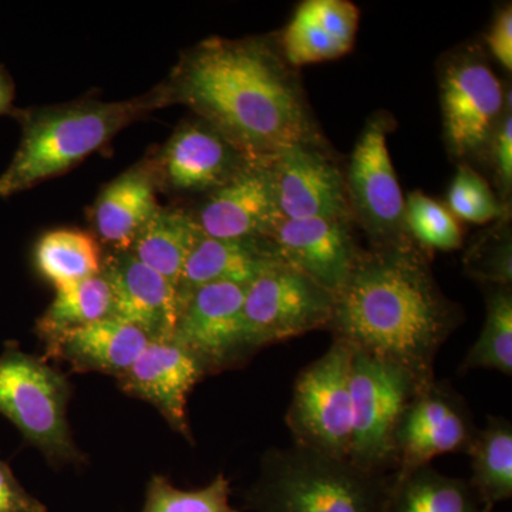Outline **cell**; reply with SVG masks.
Segmentation results:
<instances>
[{
    "label": "cell",
    "mask_w": 512,
    "mask_h": 512,
    "mask_svg": "<svg viewBox=\"0 0 512 512\" xmlns=\"http://www.w3.org/2000/svg\"><path fill=\"white\" fill-rule=\"evenodd\" d=\"M70 384L45 360L9 343L0 355V414L52 464H82L69 421Z\"/></svg>",
    "instance_id": "obj_6"
},
{
    "label": "cell",
    "mask_w": 512,
    "mask_h": 512,
    "mask_svg": "<svg viewBox=\"0 0 512 512\" xmlns=\"http://www.w3.org/2000/svg\"><path fill=\"white\" fill-rule=\"evenodd\" d=\"M335 295L289 265L259 276L245 293L244 333L249 355L265 346L328 329Z\"/></svg>",
    "instance_id": "obj_10"
},
{
    "label": "cell",
    "mask_w": 512,
    "mask_h": 512,
    "mask_svg": "<svg viewBox=\"0 0 512 512\" xmlns=\"http://www.w3.org/2000/svg\"><path fill=\"white\" fill-rule=\"evenodd\" d=\"M158 181L153 164H138L114 178L94 205L97 237L114 251H128L156 214Z\"/></svg>",
    "instance_id": "obj_22"
},
{
    "label": "cell",
    "mask_w": 512,
    "mask_h": 512,
    "mask_svg": "<svg viewBox=\"0 0 512 512\" xmlns=\"http://www.w3.org/2000/svg\"><path fill=\"white\" fill-rule=\"evenodd\" d=\"M284 264L271 238L202 237L184 266L178 292L184 302L195 289L215 282L249 286Z\"/></svg>",
    "instance_id": "obj_20"
},
{
    "label": "cell",
    "mask_w": 512,
    "mask_h": 512,
    "mask_svg": "<svg viewBox=\"0 0 512 512\" xmlns=\"http://www.w3.org/2000/svg\"><path fill=\"white\" fill-rule=\"evenodd\" d=\"M389 512H493L466 478L447 476L433 466L393 474Z\"/></svg>",
    "instance_id": "obj_24"
},
{
    "label": "cell",
    "mask_w": 512,
    "mask_h": 512,
    "mask_svg": "<svg viewBox=\"0 0 512 512\" xmlns=\"http://www.w3.org/2000/svg\"><path fill=\"white\" fill-rule=\"evenodd\" d=\"M202 237L192 212L158 208L128 252L178 288L192 249Z\"/></svg>",
    "instance_id": "obj_23"
},
{
    "label": "cell",
    "mask_w": 512,
    "mask_h": 512,
    "mask_svg": "<svg viewBox=\"0 0 512 512\" xmlns=\"http://www.w3.org/2000/svg\"><path fill=\"white\" fill-rule=\"evenodd\" d=\"M393 474L295 446L269 448L245 494L254 512H389Z\"/></svg>",
    "instance_id": "obj_4"
},
{
    "label": "cell",
    "mask_w": 512,
    "mask_h": 512,
    "mask_svg": "<svg viewBox=\"0 0 512 512\" xmlns=\"http://www.w3.org/2000/svg\"><path fill=\"white\" fill-rule=\"evenodd\" d=\"M485 46L491 59L500 64L507 73L512 72V8L504 5L495 13L490 30L485 36Z\"/></svg>",
    "instance_id": "obj_34"
},
{
    "label": "cell",
    "mask_w": 512,
    "mask_h": 512,
    "mask_svg": "<svg viewBox=\"0 0 512 512\" xmlns=\"http://www.w3.org/2000/svg\"><path fill=\"white\" fill-rule=\"evenodd\" d=\"M393 127L386 111L373 114L360 131L345 174L350 214L372 248L412 239L406 227V198L387 147Z\"/></svg>",
    "instance_id": "obj_9"
},
{
    "label": "cell",
    "mask_w": 512,
    "mask_h": 512,
    "mask_svg": "<svg viewBox=\"0 0 512 512\" xmlns=\"http://www.w3.org/2000/svg\"><path fill=\"white\" fill-rule=\"evenodd\" d=\"M417 390L409 373L353 350L350 463L370 473L396 471L397 427Z\"/></svg>",
    "instance_id": "obj_8"
},
{
    "label": "cell",
    "mask_w": 512,
    "mask_h": 512,
    "mask_svg": "<svg viewBox=\"0 0 512 512\" xmlns=\"http://www.w3.org/2000/svg\"><path fill=\"white\" fill-rule=\"evenodd\" d=\"M0 512H47L42 501L23 488L5 461L0 460Z\"/></svg>",
    "instance_id": "obj_35"
},
{
    "label": "cell",
    "mask_w": 512,
    "mask_h": 512,
    "mask_svg": "<svg viewBox=\"0 0 512 512\" xmlns=\"http://www.w3.org/2000/svg\"><path fill=\"white\" fill-rule=\"evenodd\" d=\"M485 319L480 335L468 350L460 373L495 370L512 375V288L483 286Z\"/></svg>",
    "instance_id": "obj_28"
},
{
    "label": "cell",
    "mask_w": 512,
    "mask_h": 512,
    "mask_svg": "<svg viewBox=\"0 0 512 512\" xmlns=\"http://www.w3.org/2000/svg\"><path fill=\"white\" fill-rule=\"evenodd\" d=\"M205 375L200 362L173 340H151L117 379L124 392L153 404L171 429L191 440L188 396Z\"/></svg>",
    "instance_id": "obj_18"
},
{
    "label": "cell",
    "mask_w": 512,
    "mask_h": 512,
    "mask_svg": "<svg viewBox=\"0 0 512 512\" xmlns=\"http://www.w3.org/2000/svg\"><path fill=\"white\" fill-rule=\"evenodd\" d=\"M463 320V309L437 284L427 252L410 239L362 249L335 293L328 329L355 352L409 373L423 389L436 380L437 356Z\"/></svg>",
    "instance_id": "obj_2"
},
{
    "label": "cell",
    "mask_w": 512,
    "mask_h": 512,
    "mask_svg": "<svg viewBox=\"0 0 512 512\" xmlns=\"http://www.w3.org/2000/svg\"><path fill=\"white\" fill-rule=\"evenodd\" d=\"M406 227L410 238L424 251H456L463 247L460 222L447 205L421 191L406 198Z\"/></svg>",
    "instance_id": "obj_29"
},
{
    "label": "cell",
    "mask_w": 512,
    "mask_h": 512,
    "mask_svg": "<svg viewBox=\"0 0 512 512\" xmlns=\"http://www.w3.org/2000/svg\"><path fill=\"white\" fill-rule=\"evenodd\" d=\"M353 349L342 340L296 377L285 423L293 444L326 456L348 458L352 446Z\"/></svg>",
    "instance_id": "obj_7"
},
{
    "label": "cell",
    "mask_w": 512,
    "mask_h": 512,
    "mask_svg": "<svg viewBox=\"0 0 512 512\" xmlns=\"http://www.w3.org/2000/svg\"><path fill=\"white\" fill-rule=\"evenodd\" d=\"M103 258L97 239L79 229H56L37 241V271L55 289L99 275Z\"/></svg>",
    "instance_id": "obj_26"
},
{
    "label": "cell",
    "mask_w": 512,
    "mask_h": 512,
    "mask_svg": "<svg viewBox=\"0 0 512 512\" xmlns=\"http://www.w3.org/2000/svg\"><path fill=\"white\" fill-rule=\"evenodd\" d=\"M204 237L269 238L282 221L266 161H255L227 184L207 194L192 212Z\"/></svg>",
    "instance_id": "obj_15"
},
{
    "label": "cell",
    "mask_w": 512,
    "mask_h": 512,
    "mask_svg": "<svg viewBox=\"0 0 512 512\" xmlns=\"http://www.w3.org/2000/svg\"><path fill=\"white\" fill-rule=\"evenodd\" d=\"M464 274L481 286H511L512 237L510 217L471 239L463 258Z\"/></svg>",
    "instance_id": "obj_30"
},
{
    "label": "cell",
    "mask_w": 512,
    "mask_h": 512,
    "mask_svg": "<svg viewBox=\"0 0 512 512\" xmlns=\"http://www.w3.org/2000/svg\"><path fill=\"white\" fill-rule=\"evenodd\" d=\"M150 342L143 330L109 316L47 340L46 356L69 363L77 372L119 377Z\"/></svg>",
    "instance_id": "obj_21"
},
{
    "label": "cell",
    "mask_w": 512,
    "mask_h": 512,
    "mask_svg": "<svg viewBox=\"0 0 512 512\" xmlns=\"http://www.w3.org/2000/svg\"><path fill=\"white\" fill-rule=\"evenodd\" d=\"M111 309L113 293L109 279L101 271L79 284L56 289L55 299L37 320L36 332L47 342L67 330L109 318Z\"/></svg>",
    "instance_id": "obj_27"
},
{
    "label": "cell",
    "mask_w": 512,
    "mask_h": 512,
    "mask_svg": "<svg viewBox=\"0 0 512 512\" xmlns=\"http://www.w3.org/2000/svg\"><path fill=\"white\" fill-rule=\"evenodd\" d=\"M483 163L490 167L497 195L510 205L512 191V113L508 110L495 131Z\"/></svg>",
    "instance_id": "obj_33"
},
{
    "label": "cell",
    "mask_w": 512,
    "mask_h": 512,
    "mask_svg": "<svg viewBox=\"0 0 512 512\" xmlns=\"http://www.w3.org/2000/svg\"><path fill=\"white\" fill-rule=\"evenodd\" d=\"M451 214L470 224H487L510 217V207L500 200L490 183L470 164H458L447 192Z\"/></svg>",
    "instance_id": "obj_32"
},
{
    "label": "cell",
    "mask_w": 512,
    "mask_h": 512,
    "mask_svg": "<svg viewBox=\"0 0 512 512\" xmlns=\"http://www.w3.org/2000/svg\"><path fill=\"white\" fill-rule=\"evenodd\" d=\"M360 9L350 0H305L276 43L293 69L348 55L359 33Z\"/></svg>",
    "instance_id": "obj_19"
},
{
    "label": "cell",
    "mask_w": 512,
    "mask_h": 512,
    "mask_svg": "<svg viewBox=\"0 0 512 512\" xmlns=\"http://www.w3.org/2000/svg\"><path fill=\"white\" fill-rule=\"evenodd\" d=\"M231 483L224 473L197 490H180L167 478L154 476L148 483L141 512H239L232 507Z\"/></svg>",
    "instance_id": "obj_31"
},
{
    "label": "cell",
    "mask_w": 512,
    "mask_h": 512,
    "mask_svg": "<svg viewBox=\"0 0 512 512\" xmlns=\"http://www.w3.org/2000/svg\"><path fill=\"white\" fill-rule=\"evenodd\" d=\"M13 100H15V84L5 67L0 64V116H5V114L13 116L15 113Z\"/></svg>",
    "instance_id": "obj_36"
},
{
    "label": "cell",
    "mask_w": 512,
    "mask_h": 512,
    "mask_svg": "<svg viewBox=\"0 0 512 512\" xmlns=\"http://www.w3.org/2000/svg\"><path fill=\"white\" fill-rule=\"evenodd\" d=\"M478 427L470 407L448 383L433 380L417 390L396 433V471L403 476L444 454L468 453Z\"/></svg>",
    "instance_id": "obj_11"
},
{
    "label": "cell",
    "mask_w": 512,
    "mask_h": 512,
    "mask_svg": "<svg viewBox=\"0 0 512 512\" xmlns=\"http://www.w3.org/2000/svg\"><path fill=\"white\" fill-rule=\"evenodd\" d=\"M437 79L448 156L458 164L483 163L495 131L511 110L510 86L501 83L477 43L441 57Z\"/></svg>",
    "instance_id": "obj_5"
},
{
    "label": "cell",
    "mask_w": 512,
    "mask_h": 512,
    "mask_svg": "<svg viewBox=\"0 0 512 512\" xmlns=\"http://www.w3.org/2000/svg\"><path fill=\"white\" fill-rule=\"evenodd\" d=\"M168 86L174 103L190 107L252 161L295 144H328L276 40L211 37L184 56Z\"/></svg>",
    "instance_id": "obj_1"
},
{
    "label": "cell",
    "mask_w": 512,
    "mask_h": 512,
    "mask_svg": "<svg viewBox=\"0 0 512 512\" xmlns=\"http://www.w3.org/2000/svg\"><path fill=\"white\" fill-rule=\"evenodd\" d=\"M103 274L113 293L111 318L143 330L151 340H171L183 311L177 286L128 251L103 258Z\"/></svg>",
    "instance_id": "obj_16"
},
{
    "label": "cell",
    "mask_w": 512,
    "mask_h": 512,
    "mask_svg": "<svg viewBox=\"0 0 512 512\" xmlns=\"http://www.w3.org/2000/svg\"><path fill=\"white\" fill-rule=\"evenodd\" d=\"M282 220L353 222L342 173L328 144H295L266 160Z\"/></svg>",
    "instance_id": "obj_12"
},
{
    "label": "cell",
    "mask_w": 512,
    "mask_h": 512,
    "mask_svg": "<svg viewBox=\"0 0 512 512\" xmlns=\"http://www.w3.org/2000/svg\"><path fill=\"white\" fill-rule=\"evenodd\" d=\"M468 456L471 477L468 478L481 503L490 511L495 505L512 498V424L501 416H488L487 423L477 429Z\"/></svg>",
    "instance_id": "obj_25"
},
{
    "label": "cell",
    "mask_w": 512,
    "mask_h": 512,
    "mask_svg": "<svg viewBox=\"0 0 512 512\" xmlns=\"http://www.w3.org/2000/svg\"><path fill=\"white\" fill-rule=\"evenodd\" d=\"M248 286L215 282L184 301L171 340L200 362L205 373L220 372L249 355L244 302Z\"/></svg>",
    "instance_id": "obj_13"
},
{
    "label": "cell",
    "mask_w": 512,
    "mask_h": 512,
    "mask_svg": "<svg viewBox=\"0 0 512 512\" xmlns=\"http://www.w3.org/2000/svg\"><path fill=\"white\" fill-rule=\"evenodd\" d=\"M173 103L167 83L130 100H82L15 110L22 138L8 168L0 174V197H12L63 174L106 146L123 128Z\"/></svg>",
    "instance_id": "obj_3"
},
{
    "label": "cell",
    "mask_w": 512,
    "mask_h": 512,
    "mask_svg": "<svg viewBox=\"0 0 512 512\" xmlns=\"http://www.w3.org/2000/svg\"><path fill=\"white\" fill-rule=\"evenodd\" d=\"M352 224L319 218L282 220L269 238L286 265L335 295L348 281L362 252Z\"/></svg>",
    "instance_id": "obj_17"
},
{
    "label": "cell",
    "mask_w": 512,
    "mask_h": 512,
    "mask_svg": "<svg viewBox=\"0 0 512 512\" xmlns=\"http://www.w3.org/2000/svg\"><path fill=\"white\" fill-rule=\"evenodd\" d=\"M255 163L211 124L198 119L175 130L154 164L158 187L210 194Z\"/></svg>",
    "instance_id": "obj_14"
}]
</instances>
